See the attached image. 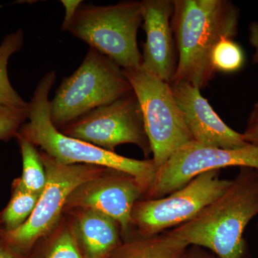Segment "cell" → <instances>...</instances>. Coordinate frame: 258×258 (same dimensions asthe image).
<instances>
[{"mask_svg": "<svg viewBox=\"0 0 258 258\" xmlns=\"http://www.w3.org/2000/svg\"><path fill=\"white\" fill-rule=\"evenodd\" d=\"M0 258H22L5 245L0 238Z\"/></svg>", "mask_w": 258, "mask_h": 258, "instance_id": "cell-26", "label": "cell"}, {"mask_svg": "<svg viewBox=\"0 0 258 258\" xmlns=\"http://www.w3.org/2000/svg\"><path fill=\"white\" fill-rule=\"evenodd\" d=\"M141 4L143 28L147 35L142 66L170 84L177 68L171 24L174 3L173 0H144Z\"/></svg>", "mask_w": 258, "mask_h": 258, "instance_id": "cell-13", "label": "cell"}, {"mask_svg": "<svg viewBox=\"0 0 258 258\" xmlns=\"http://www.w3.org/2000/svg\"><path fill=\"white\" fill-rule=\"evenodd\" d=\"M59 131L109 152L121 144H135L146 157L152 154L137 97L132 91L88 112Z\"/></svg>", "mask_w": 258, "mask_h": 258, "instance_id": "cell-9", "label": "cell"}, {"mask_svg": "<svg viewBox=\"0 0 258 258\" xmlns=\"http://www.w3.org/2000/svg\"><path fill=\"white\" fill-rule=\"evenodd\" d=\"M132 91L121 68L90 47L82 64L64 79L50 101L51 120L60 128Z\"/></svg>", "mask_w": 258, "mask_h": 258, "instance_id": "cell-4", "label": "cell"}, {"mask_svg": "<svg viewBox=\"0 0 258 258\" xmlns=\"http://www.w3.org/2000/svg\"><path fill=\"white\" fill-rule=\"evenodd\" d=\"M40 196L24 189L15 179L9 203L0 214V231L11 232L23 225L31 216Z\"/></svg>", "mask_w": 258, "mask_h": 258, "instance_id": "cell-17", "label": "cell"}, {"mask_svg": "<svg viewBox=\"0 0 258 258\" xmlns=\"http://www.w3.org/2000/svg\"><path fill=\"white\" fill-rule=\"evenodd\" d=\"M40 240L25 258H83L71 217L69 221L62 218L55 230Z\"/></svg>", "mask_w": 258, "mask_h": 258, "instance_id": "cell-16", "label": "cell"}, {"mask_svg": "<svg viewBox=\"0 0 258 258\" xmlns=\"http://www.w3.org/2000/svg\"><path fill=\"white\" fill-rule=\"evenodd\" d=\"M231 166L258 169V147L236 149L208 147L193 142L176 150L161 167L144 199L164 198L207 171Z\"/></svg>", "mask_w": 258, "mask_h": 258, "instance_id": "cell-10", "label": "cell"}, {"mask_svg": "<svg viewBox=\"0 0 258 258\" xmlns=\"http://www.w3.org/2000/svg\"><path fill=\"white\" fill-rule=\"evenodd\" d=\"M220 171L203 173L164 198L137 201L132 212V228L137 232L135 236L159 235L193 219L225 192L232 182L220 179Z\"/></svg>", "mask_w": 258, "mask_h": 258, "instance_id": "cell-8", "label": "cell"}, {"mask_svg": "<svg viewBox=\"0 0 258 258\" xmlns=\"http://www.w3.org/2000/svg\"><path fill=\"white\" fill-rule=\"evenodd\" d=\"M143 197V188L135 178L108 169L76 187L69 195L63 212L89 210L103 214L118 223L124 241L132 237V210Z\"/></svg>", "mask_w": 258, "mask_h": 258, "instance_id": "cell-11", "label": "cell"}, {"mask_svg": "<svg viewBox=\"0 0 258 258\" xmlns=\"http://www.w3.org/2000/svg\"><path fill=\"white\" fill-rule=\"evenodd\" d=\"M183 258H219L208 249L198 246L190 245Z\"/></svg>", "mask_w": 258, "mask_h": 258, "instance_id": "cell-25", "label": "cell"}, {"mask_svg": "<svg viewBox=\"0 0 258 258\" xmlns=\"http://www.w3.org/2000/svg\"><path fill=\"white\" fill-rule=\"evenodd\" d=\"M23 160V174L18 178L20 185L30 192L41 195L46 184V171L36 147L17 135Z\"/></svg>", "mask_w": 258, "mask_h": 258, "instance_id": "cell-19", "label": "cell"}, {"mask_svg": "<svg viewBox=\"0 0 258 258\" xmlns=\"http://www.w3.org/2000/svg\"><path fill=\"white\" fill-rule=\"evenodd\" d=\"M249 41L250 45L254 48L252 55V63L258 64V23L252 22L249 25Z\"/></svg>", "mask_w": 258, "mask_h": 258, "instance_id": "cell-24", "label": "cell"}, {"mask_svg": "<svg viewBox=\"0 0 258 258\" xmlns=\"http://www.w3.org/2000/svg\"><path fill=\"white\" fill-rule=\"evenodd\" d=\"M171 24L179 60L171 83L184 81L200 90L213 79L214 48L238 32L240 10L227 0H173ZM170 83V84H171Z\"/></svg>", "mask_w": 258, "mask_h": 258, "instance_id": "cell-1", "label": "cell"}, {"mask_svg": "<svg viewBox=\"0 0 258 258\" xmlns=\"http://www.w3.org/2000/svg\"><path fill=\"white\" fill-rule=\"evenodd\" d=\"M137 97L153 155L161 167L176 150L193 142L170 84L144 69H122Z\"/></svg>", "mask_w": 258, "mask_h": 258, "instance_id": "cell-7", "label": "cell"}, {"mask_svg": "<svg viewBox=\"0 0 258 258\" xmlns=\"http://www.w3.org/2000/svg\"><path fill=\"white\" fill-rule=\"evenodd\" d=\"M245 55L242 47L232 38H224L217 44L212 55L215 73L234 74L243 68Z\"/></svg>", "mask_w": 258, "mask_h": 258, "instance_id": "cell-20", "label": "cell"}, {"mask_svg": "<svg viewBox=\"0 0 258 258\" xmlns=\"http://www.w3.org/2000/svg\"><path fill=\"white\" fill-rule=\"evenodd\" d=\"M189 244L166 231L122 241L108 258H183Z\"/></svg>", "mask_w": 258, "mask_h": 258, "instance_id": "cell-15", "label": "cell"}, {"mask_svg": "<svg viewBox=\"0 0 258 258\" xmlns=\"http://www.w3.org/2000/svg\"><path fill=\"white\" fill-rule=\"evenodd\" d=\"M142 20L141 2H121L108 6L81 5L68 31L122 69L142 63L137 34Z\"/></svg>", "mask_w": 258, "mask_h": 258, "instance_id": "cell-5", "label": "cell"}, {"mask_svg": "<svg viewBox=\"0 0 258 258\" xmlns=\"http://www.w3.org/2000/svg\"><path fill=\"white\" fill-rule=\"evenodd\" d=\"M55 79V73L50 71L38 83L28 103V122L22 125L18 135L62 164L102 166L128 174L138 181L145 197L157 175V167L152 159L137 160L123 157L64 135L54 125L50 118L49 93Z\"/></svg>", "mask_w": 258, "mask_h": 258, "instance_id": "cell-3", "label": "cell"}, {"mask_svg": "<svg viewBox=\"0 0 258 258\" xmlns=\"http://www.w3.org/2000/svg\"><path fill=\"white\" fill-rule=\"evenodd\" d=\"M83 258H108L121 243L119 225L110 217L89 210L69 212Z\"/></svg>", "mask_w": 258, "mask_h": 258, "instance_id": "cell-14", "label": "cell"}, {"mask_svg": "<svg viewBox=\"0 0 258 258\" xmlns=\"http://www.w3.org/2000/svg\"><path fill=\"white\" fill-rule=\"evenodd\" d=\"M24 42L22 30L12 32L3 39L0 45V104L14 108H27L28 103L12 86L8 74L10 57L21 50Z\"/></svg>", "mask_w": 258, "mask_h": 258, "instance_id": "cell-18", "label": "cell"}, {"mask_svg": "<svg viewBox=\"0 0 258 258\" xmlns=\"http://www.w3.org/2000/svg\"><path fill=\"white\" fill-rule=\"evenodd\" d=\"M242 135L247 144L258 147V101L249 113Z\"/></svg>", "mask_w": 258, "mask_h": 258, "instance_id": "cell-22", "label": "cell"}, {"mask_svg": "<svg viewBox=\"0 0 258 258\" xmlns=\"http://www.w3.org/2000/svg\"><path fill=\"white\" fill-rule=\"evenodd\" d=\"M81 1H76V0H63L62 1V5L66 8V16H64L63 23H62V29L63 30H67L70 23L74 19L75 15L80 6Z\"/></svg>", "mask_w": 258, "mask_h": 258, "instance_id": "cell-23", "label": "cell"}, {"mask_svg": "<svg viewBox=\"0 0 258 258\" xmlns=\"http://www.w3.org/2000/svg\"><path fill=\"white\" fill-rule=\"evenodd\" d=\"M28 117V107L19 108L0 104V141L9 142L16 138Z\"/></svg>", "mask_w": 258, "mask_h": 258, "instance_id": "cell-21", "label": "cell"}, {"mask_svg": "<svg viewBox=\"0 0 258 258\" xmlns=\"http://www.w3.org/2000/svg\"><path fill=\"white\" fill-rule=\"evenodd\" d=\"M173 94L194 141L208 147L236 149L249 145L242 134L226 124L214 111L201 90L181 81L170 84Z\"/></svg>", "mask_w": 258, "mask_h": 258, "instance_id": "cell-12", "label": "cell"}, {"mask_svg": "<svg viewBox=\"0 0 258 258\" xmlns=\"http://www.w3.org/2000/svg\"><path fill=\"white\" fill-rule=\"evenodd\" d=\"M258 215V169L241 167L225 192L193 219L167 230L219 258H248L244 232Z\"/></svg>", "mask_w": 258, "mask_h": 258, "instance_id": "cell-2", "label": "cell"}, {"mask_svg": "<svg viewBox=\"0 0 258 258\" xmlns=\"http://www.w3.org/2000/svg\"><path fill=\"white\" fill-rule=\"evenodd\" d=\"M46 171V184L36 207L23 225L11 232L0 231L8 248L25 258L37 242L52 232L62 220L69 195L79 185L101 176L108 169L88 164H64L40 152Z\"/></svg>", "mask_w": 258, "mask_h": 258, "instance_id": "cell-6", "label": "cell"}]
</instances>
